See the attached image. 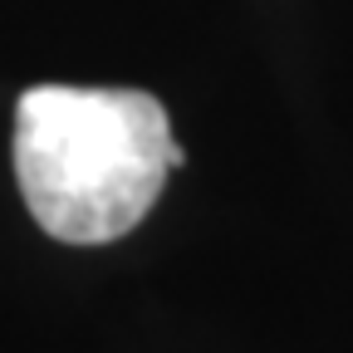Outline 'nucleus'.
Instances as JSON below:
<instances>
[{
	"instance_id": "1",
	"label": "nucleus",
	"mask_w": 353,
	"mask_h": 353,
	"mask_svg": "<svg viewBox=\"0 0 353 353\" xmlns=\"http://www.w3.org/2000/svg\"><path fill=\"white\" fill-rule=\"evenodd\" d=\"M182 167L167 108L138 88L34 83L15 103V182L44 236L108 245L128 236Z\"/></svg>"
}]
</instances>
